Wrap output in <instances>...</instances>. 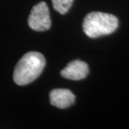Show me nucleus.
Instances as JSON below:
<instances>
[{
  "label": "nucleus",
  "mask_w": 129,
  "mask_h": 129,
  "mask_svg": "<svg viewBox=\"0 0 129 129\" xmlns=\"http://www.w3.org/2000/svg\"><path fill=\"white\" fill-rule=\"evenodd\" d=\"M73 1L74 0H52V4L56 11L61 14H64L71 7Z\"/></svg>",
  "instance_id": "nucleus-6"
},
{
  "label": "nucleus",
  "mask_w": 129,
  "mask_h": 129,
  "mask_svg": "<svg viewBox=\"0 0 129 129\" xmlns=\"http://www.w3.org/2000/svg\"><path fill=\"white\" fill-rule=\"evenodd\" d=\"M28 24L35 31H45L50 28L51 21L47 4L40 2L33 7L28 19Z\"/></svg>",
  "instance_id": "nucleus-3"
},
{
  "label": "nucleus",
  "mask_w": 129,
  "mask_h": 129,
  "mask_svg": "<svg viewBox=\"0 0 129 129\" xmlns=\"http://www.w3.org/2000/svg\"><path fill=\"white\" fill-rule=\"evenodd\" d=\"M76 96L68 89H55L50 93V101L51 105L64 109L74 104Z\"/></svg>",
  "instance_id": "nucleus-5"
},
{
  "label": "nucleus",
  "mask_w": 129,
  "mask_h": 129,
  "mask_svg": "<svg viewBox=\"0 0 129 129\" xmlns=\"http://www.w3.org/2000/svg\"><path fill=\"white\" fill-rule=\"evenodd\" d=\"M83 30L90 38L112 34L117 29V18L112 14L102 12H91L84 19Z\"/></svg>",
  "instance_id": "nucleus-2"
},
{
  "label": "nucleus",
  "mask_w": 129,
  "mask_h": 129,
  "mask_svg": "<svg viewBox=\"0 0 129 129\" xmlns=\"http://www.w3.org/2000/svg\"><path fill=\"white\" fill-rule=\"evenodd\" d=\"M45 66V58L37 51L26 53L19 60L14 71V81L19 86H25L37 79Z\"/></svg>",
  "instance_id": "nucleus-1"
},
{
  "label": "nucleus",
  "mask_w": 129,
  "mask_h": 129,
  "mask_svg": "<svg viewBox=\"0 0 129 129\" xmlns=\"http://www.w3.org/2000/svg\"><path fill=\"white\" fill-rule=\"evenodd\" d=\"M89 73L88 66L81 60H73L70 62L60 71V75L64 78L74 81H79L86 77Z\"/></svg>",
  "instance_id": "nucleus-4"
}]
</instances>
